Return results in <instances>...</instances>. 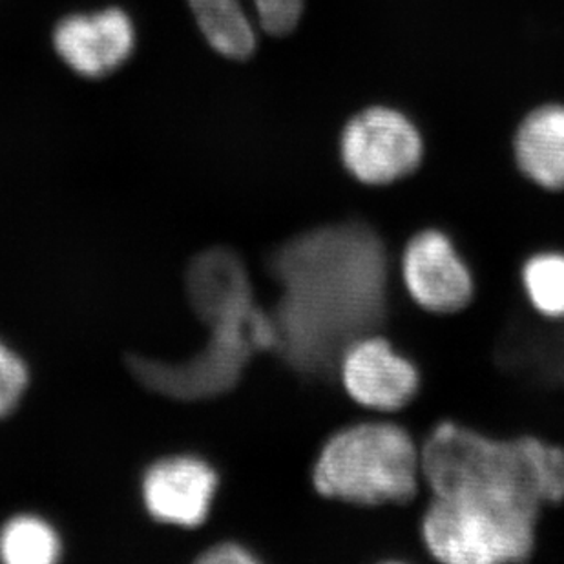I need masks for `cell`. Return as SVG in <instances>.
<instances>
[{
	"label": "cell",
	"instance_id": "obj_1",
	"mask_svg": "<svg viewBox=\"0 0 564 564\" xmlns=\"http://www.w3.org/2000/svg\"><path fill=\"white\" fill-rule=\"evenodd\" d=\"M421 475L433 496L422 543L435 560L521 563L535 550L543 506L564 501V447L442 422L421 447Z\"/></svg>",
	"mask_w": 564,
	"mask_h": 564
},
{
	"label": "cell",
	"instance_id": "obj_2",
	"mask_svg": "<svg viewBox=\"0 0 564 564\" xmlns=\"http://www.w3.org/2000/svg\"><path fill=\"white\" fill-rule=\"evenodd\" d=\"M366 238L360 235L336 232L335 272H327L322 235L302 238V251L313 267L296 252L285 247L276 260L278 276L285 283V299L278 314V338H283L293 358L302 346L311 355L313 341L318 340L319 355L344 352L341 341L349 340L360 329L373 324L382 304V256L377 249L364 256L351 272H346L352 258L362 249Z\"/></svg>",
	"mask_w": 564,
	"mask_h": 564
},
{
	"label": "cell",
	"instance_id": "obj_3",
	"mask_svg": "<svg viewBox=\"0 0 564 564\" xmlns=\"http://www.w3.org/2000/svg\"><path fill=\"white\" fill-rule=\"evenodd\" d=\"M421 449L393 422H362L325 442L313 485L330 501L357 506L408 505L419 496Z\"/></svg>",
	"mask_w": 564,
	"mask_h": 564
},
{
	"label": "cell",
	"instance_id": "obj_4",
	"mask_svg": "<svg viewBox=\"0 0 564 564\" xmlns=\"http://www.w3.org/2000/svg\"><path fill=\"white\" fill-rule=\"evenodd\" d=\"M194 311L210 327V340L196 358L176 366L133 357L128 362L139 382L172 399H207L229 391L247 358L278 341L276 327L252 304L249 285L207 300Z\"/></svg>",
	"mask_w": 564,
	"mask_h": 564
},
{
	"label": "cell",
	"instance_id": "obj_5",
	"mask_svg": "<svg viewBox=\"0 0 564 564\" xmlns=\"http://www.w3.org/2000/svg\"><path fill=\"white\" fill-rule=\"evenodd\" d=\"M340 155L347 172L364 185H391L421 166L424 141L404 113L371 107L344 128Z\"/></svg>",
	"mask_w": 564,
	"mask_h": 564
},
{
	"label": "cell",
	"instance_id": "obj_6",
	"mask_svg": "<svg viewBox=\"0 0 564 564\" xmlns=\"http://www.w3.org/2000/svg\"><path fill=\"white\" fill-rule=\"evenodd\" d=\"M192 15L216 54L246 61L256 52V28L272 37L294 32L304 0H188Z\"/></svg>",
	"mask_w": 564,
	"mask_h": 564
},
{
	"label": "cell",
	"instance_id": "obj_7",
	"mask_svg": "<svg viewBox=\"0 0 564 564\" xmlns=\"http://www.w3.org/2000/svg\"><path fill=\"white\" fill-rule=\"evenodd\" d=\"M338 371L351 400L380 413L402 410L421 388L419 369L380 336H364L349 344Z\"/></svg>",
	"mask_w": 564,
	"mask_h": 564
},
{
	"label": "cell",
	"instance_id": "obj_8",
	"mask_svg": "<svg viewBox=\"0 0 564 564\" xmlns=\"http://www.w3.org/2000/svg\"><path fill=\"white\" fill-rule=\"evenodd\" d=\"M402 276L411 299L430 313H457L474 299L471 272L441 230H424L408 243Z\"/></svg>",
	"mask_w": 564,
	"mask_h": 564
},
{
	"label": "cell",
	"instance_id": "obj_9",
	"mask_svg": "<svg viewBox=\"0 0 564 564\" xmlns=\"http://www.w3.org/2000/svg\"><path fill=\"white\" fill-rule=\"evenodd\" d=\"M135 44L130 17L119 8L75 13L55 26L54 46L69 68L90 79L112 74L127 63Z\"/></svg>",
	"mask_w": 564,
	"mask_h": 564
},
{
	"label": "cell",
	"instance_id": "obj_10",
	"mask_svg": "<svg viewBox=\"0 0 564 564\" xmlns=\"http://www.w3.org/2000/svg\"><path fill=\"white\" fill-rule=\"evenodd\" d=\"M218 490V474L194 457L155 463L143 480L147 510L158 521L192 528L207 519Z\"/></svg>",
	"mask_w": 564,
	"mask_h": 564
},
{
	"label": "cell",
	"instance_id": "obj_11",
	"mask_svg": "<svg viewBox=\"0 0 564 564\" xmlns=\"http://www.w3.org/2000/svg\"><path fill=\"white\" fill-rule=\"evenodd\" d=\"M519 171L546 191H564V107L546 105L528 113L513 139Z\"/></svg>",
	"mask_w": 564,
	"mask_h": 564
},
{
	"label": "cell",
	"instance_id": "obj_12",
	"mask_svg": "<svg viewBox=\"0 0 564 564\" xmlns=\"http://www.w3.org/2000/svg\"><path fill=\"white\" fill-rule=\"evenodd\" d=\"M54 528L37 517H17L0 532V557L8 564H50L59 560Z\"/></svg>",
	"mask_w": 564,
	"mask_h": 564
},
{
	"label": "cell",
	"instance_id": "obj_13",
	"mask_svg": "<svg viewBox=\"0 0 564 564\" xmlns=\"http://www.w3.org/2000/svg\"><path fill=\"white\" fill-rule=\"evenodd\" d=\"M522 283L533 307L550 318H564V254L546 252L530 258Z\"/></svg>",
	"mask_w": 564,
	"mask_h": 564
},
{
	"label": "cell",
	"instance_id": "obj_14",
	"mask_svg": "<svg viewBox=\"0 0 564 564\" xmlns=\"http://www.w3.org/2000/svg\"><path fill=\"white\" fill-rule=\"evenodd\" d=\"M26 386V366L10 347L0 344V419L15 410Z\"/></svg>",
	"mask_w": 564,
	"mask_h": 564
},
{
	"label": "cell",
	"instance_id": "obj_15",
	"mask_svg": "<svg viewBox=\"0 0 564 564\" xmlns=\"http://www.w3.org/2000/svg\"><path fill=\"white\" fill-rule=\"evenodd\" d=\"M197 561L207 564H254L258 557L241 544L221 543L208 549Z\"/></svg>",
	"mask_w": 564,
	"mask_h": 564
}]
</instances>
